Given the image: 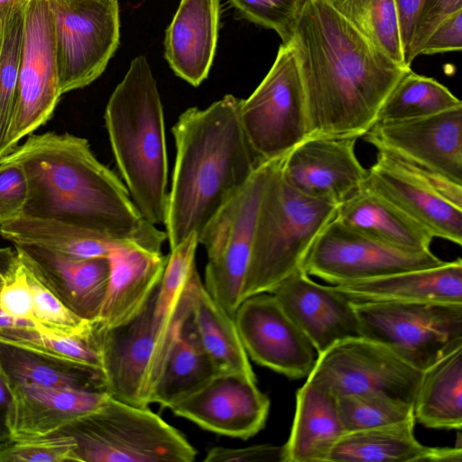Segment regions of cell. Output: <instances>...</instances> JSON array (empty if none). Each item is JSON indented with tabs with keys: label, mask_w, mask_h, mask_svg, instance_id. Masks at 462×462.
Masks as SVG:
<instances>
[{
	"label": "cell",
	"mask_w": 462,
	"mask_h": 462,
	"mask_svg": "<svg viewBox=\"0 0 462 462\" xmlns=\"http://www.w3.org/2000/svg\"><path fill=\"white\" fill-rule=\"evenodd\" d=\"M292 43L304 90L307 137H364L411 69L375 48L325 0H306Z\"/></svg>",
	"instance_id": "obj_1"
},
{
	"label": "cell",
	"mask_w": 462,
	"mask_h": 462,
	"mask_svg": "<svg viewBox=\"0 0 462 462\" xmlns=\"http://www.w3.org/2000/svg\"><path fill=\"white\" fill-rule=\"evenodd\" d=\"M1 160L17 162L25 170L29 197L23 215L60 220L162 252L166 232L142 217L123 180L97 160L86 138L32 134Z\"/></svg>",
	"instance_id": "obj_2"
},
{
	"label": "cell",
	"mask_w": 462,
	"mask_h": 462,
	"mask_svg": "<svg viewBox=\"0 0 462 462\" xmlns=\"http://www.w3.org/2000/svg\"><path fill=\"white\" fill-rule=\"evenodd\" d=\"M240 103L227 94L206 108L189 107L172 127L176 153L163 224L170 249L199 236L263 162L245 135Z\"/></svg>",
	"instance_id": "obj_3"
},
{
	"label": "cell",
	"mask_w": 462,
	"mask_h": 462,
	"mask_svg": "<svg viewBox=\"0 0 462 462\" xmlns=\"http://www.w3.org/2000/svg\"><path fill=\"white\" fill-rule=\"evenodd\" d=\"M105 125L117 169L142 217L163 225L168 158L163 107L144 56H137L110 96Z\"/></svg>",
	"instance_id": "obj_4"
},
{
	"label": "cell",
	"mask_w": 462,
	"mask_h": 462,
	"mask_svg": "<svg viewBox=\"0 0 462 462\" xmlns=\"http://www.w3.org/2000/svg\"><path fill=\"white\" fill-rule=\"evenodd\" d=\"M282 157L262 197L242 300L268 292L301 268L313 241L337 215L338 205L302 195L285 182Z\"/></svg>",
	"instance_id": "obj_5"
},
{
	"label": "cell",
	"mask_w": 462,
	"mask_h": 462,
	"mask_svg": "<svg viewBox=\"0 0 462 462\" xmlns=\"http://www.w3.org/2000/svg\"><path fill=\"white\" fill-rule=\"evenodd\" d=\"M58 433L74 439L77 462H192L197 456L187 439L148 407L113 398Z\"/></svg>",
	"instance_id": "obj_6"
},
{
	"label": "cell",
	"mask_w": 462,
	"mask_h": 462,
	"mask_svg": "<svg viewBox=\"0 0 462 462\" xmlns=\"http://www.w3.org/2000/svg\"><path fill=\"white\" fill-rule=\"evenodd\" d=\"M282 157L262 162L242 189L198 236L208 257L204 286L232 317L242 302L262 197Z\"/></svg>",
	"instance_id": "obj_7"
},
{
	"label": "cell",
	"mask_w": 462,
	"mask_h": 462,
	"mask_svg": "<svg viewBox=\"0 0 462 462\" xmlns=\"http://www.w3.org/2000/svg\"><path fill=\"white\" fill-rule=\"evenodd\" d=\"M363 337L424 371L462 346V303L355 302Z\"/></svg>",
	"instance_id": "obj_8"
},
{
	"label": "cell",
	"mask_w": 462,
	"mask_h": 462,
	"mask_svg": "<svg viewBox=\"0 0 462 462\" xmlns=\"http://www.w3.org/2000/svg\"><path fill=\"white\" fill-rule=\"evenodd\" d=\"M239 114L249 143L262 161L280 158L307 138L304 90L292 42L280 45L262 82L241 99Z\"/></svg>",
	"instance_id": "obj_9"
},
{
	"label": "cell",
	"mask_w": 462,
	"mask_h": 462,
	"mask_svg": "<svg viewBox=\"0 0 462 462\" xmlns=\"http://www.w3.org/2000/svg\"><path fill=\"white\" fill-rule=\"evenodd\" d=\"M61 96L52 0H28L15 102L0 160L51 119Z\"/></svg>",
	"instance_id": "obj_10"
},
{
	"label": "cell",
	"mask_w": 462,
	"mask_h": 462,
	"mask_svg": "<svg viewBox=\"0 0 462 462\" xmlns=\"http://www.w3.org/2000/svg\"><path fill=\"white\" fill-rule=\"evenodd\" d=\"M61 95L85 88L106 69L119 45L117 0H52Z\"/></svg>",
	"instance_id": "obj_11"
},
{
	"label": "cell",
	"mask_w": 462,
	"mask_h": 462,
	"mask_svg": "<svg viewBox=\"0 0 462 462\" xmlns=\"http://www.w3.org/2000/svg\"><path fill=\"white\" fill-rule=\"evenodd\" d=\"M364 188L381 196L433 237L462 244V185L377 153Z\"/></svg>",
	"instance_id": "obj_12"
},
{
	"label": "cell",
	"mask_w": 462,
	"mask_h": 462,
	"mask_svg": "<svg viewBox=\"0 0 462 462\" xmlns=\"http://www.w3.org/2000/svg\"><path fill=\"white\" fill-rule=\"evenodd\" d=\"M421 374L384 345L360 336L318 355L307 380L337 398L382 393L413 404Z\"/></svg>",
	"instance_id": "obj_13"
},
{
	"label": "cell",
	"mask_w": 462,
	"mask_h": 462,
	"mask_svg": "<svg viewBox=\"0 0 462 462\" xmlns=\"http://www.w3.org/2000/svg\"><path fill=\"white\" fill-rule=\"evenodd\" d=\"M445 262L430 250L412 253L380 244L351 230L335 217L313 241L301 268L310 276L337 285L436 267Z\"/></svg>",
	"instance_id": "obj_14"
},
{
	"label": "cell",
	"mask_w": 462,
	"mask_h": 462,
	"mask_svg": "<svg viewBox=\"0 0 462 462\" xmlns=\"http://www.w3.org/2000/svg\"><path fill=\"white\" fill-rule=\"evenodd\" d=\"M364 137L379 152L462 185V106L416 119L378 122Z\"/></svg>",
	"instance_id": "obj_15"
},
{
	"label": "cell",
	"mask_w": 462,
	"mask_h": 462,
	"mask_svg": "<svg viewBox=\"0 0 462 462\" xmlns=\"http://www.w3.org/2000/svg\"><path fill=\"white\" fill-rule=\"evenodd\" d=\"M234 319L248 357L256 364L289 378L310 374L317 352L273 294L245 298Z\"/></svg>",
	"instance_id": "obj_16"
},
{
	"label": "cell",
	"mask_w": 462,
	"mask_h": 462,
	"mask_svg": "<svg viewBox=\"0 0 462 462\" xmlns=\"http://www.w3.org/2000/svg\"><path fill=\"white\" fill-rule=\"evenodd\" d=\"M155 292L131 321L111 328L95 324L106 392L115 400L139 407L150 404Z\"/></svg>",
	"instance_id": "obj_17"
},
{
	"label": "cell",
	"mask_w": 462,
	"mask_h": 462,
	"mask_svg": "<svg viewBox=\"0 0 462 462\" xmlns=\"http://www.w3.org/2000/svg\"><path fill=\"white\" fill-rule=\"evenodd\" d=\"M356 140L307 137L282 157L281 175L302 195L339 205L362 189L367 175L356 154Z\"/></svg>",
	"instance_id": "obj_18"
},
{
	"label": "cell",
	"mask_w": 462,
	"mask_h": 462,
	"mask_svg": "<svg viewBox=\"0 0 462 462\" xmlns=\"http://www.w3.org/2000/svg\"><path fill=\"white\" fill-rule=\"evenodd\" d=\"M171 410L206 430L246 439L264 427L270 400L258 388L256 378L225 373Z\"/></svg>",
	"instance_id": "obj_19"
},
{
	"label": "cell",
	"mask_w": 462,
	"mask_h": 462,
	"mask_svg": "<svg viewBox=\"0 0 462 462\" xmlns=\"http://www.w3.org/2000/svg\"><path fill=\"white\" fill-rule=\"evenodd\" d=\"M309 338L318 355L362 336L353 301L334 285L312 281L300 268L269 291Z\"/></svg>",
	"instance_id": "obj_20"
},
{
	"label": "cell",
	"mask_w": 462,
	"mask_h": 462,
	"mask_svg": "<svg viewBox=\"0 0 462 462\" xmlns=\"http://www.w3.org/2000/svg\"><path fill=\"white\" fill-rule=\"evenodd\" d=\"M39 280L72 312L97 320L106 295L107 257L75 258L32 245H14Z\"/></svg>",
	"instance_id": "obj_21"
},
{
	"label": "cell",
	"mask_w": 462,
	"mask_h": 462,
	"mask_svg": "<svg viewBox=\"0 0 462 462\" xmlns=\"http://www.w3.org/2000/svg\"><path fill=\"white\" fill-rule=\"evenodd\" d=\"M107 260L108 283L97 322L111 328L131 321L143 310L160 284L168 256L124 242Z\"/></svg>",
	"instance_id": "obj_22"
},
{
	"label": "cell",
	"mask_w": 462,
	"mask_h": 462,
	"mask_svg": "<svg viewBox=\"0 0 462 462\" xmlns=\"http://www.w3.org/2000/svg\"><path fill=\"white\" fill-rule=\"evenodd\" d=\"M9 438L44 437L102 407L111 397L104 391L43 386H11Z\"/></svg>",
	"instance_id": "obj_23"
},
{
	"label": "cell",
	"mask_w": 462,
	"mask_h": 462,
	"mask_svg": "<svg viewBox=\"0 0 462 462\" xmlns=\"http://www.w3.org/2000/svg\"><path fill=\"white\" fill-rule=\"evenodd\" d=\"M219 13V0H180L165 32V59L178 77L194 87L207 79L211 68Z\"/></svg>",
	"instance_id": "obj_24"
},
{
	"label": "cell",
	"mask_w": 462,
	"mask_h": 462,
	"mask_svg": "<svg viewBox=\"0 0 462 462\" xmlns=\"http://www.w3.org/2000/svg\"><path fill=\"white\" fill-rule=\"evenodd\" d=\"M334 286L355 302L462 303V261Z\"/></svg>",
	"instance_id": "obj_25"
},
{
	"label": "cell",
	"mask_w": 462,
	"mask_h": 462,
	"mask_svg": "<svg viewBox=\"0 0 462 462\" xmlns=\"http://www.w3.org/2000/svg\"><path fill=\"white\" fill-rule=\"evenodd\" d=\"M414 417L383 427L345 433L328 462H461V447H428L414 435Z\"/></svg>",
	"instance_id": "obj_26"
},
{
	"label": "cell",
	"mask_w": 462,
	"mask_h": 462,
	"mask_svg": "<svg viewBox=\"0 0 462 462\" xmlns=\"http://www.w3.org/2000/svg\"><path fill=\"white\" fill-rule=\"evenodd\" d=\"M336 217L365 237L405 252L429 251L434 238L389 201L364 187L338 205Z\"/></svg>",
	"instance_id": "obj_27"
},
{
	"label": "cell",
	"mask_w": 462,
	"mask_h": 462,
	"mask_svg": "<svg viewBox=\"0 0 462 462\" xmlns=\"http://www.w3.org/2000/svg\"><path fill=\"white\" fill-rule=\"evenodd\" d=\"M345 433L337 398L307 380L296 394L292 428L283 445L285 462H328L331 450Z\"/></svg>",
	"instance_id": "obj_28"
},
{
	"label": "cell",
	"mask_w": 462,
	"mask_h": 462,
	"mask_svg": "<svg viewBox=\"0 0 462 462\" xmlns=\"http://www.w3.org/2000/svg\"><path fill=\"white\" fill-rule=\"evenodd\" d=\"M219 374L199 338L189 306L177 328L162 370L152 386L150 404L157 403L162 408L171 409Z\"/></svg>",
	"instance_id": "obj_29"
},
{
	"label": "cell",
	"mask_w": 462,
	"mask_h": 462,
	"mask_svg": "<svg viewBox=\"0 0 462 462\" xmlns=\"http://www.w3.org/2000/svg\"><path fill=\"white\" fill-rule=\"evenodd\" d=\"M198 245V236L194 233L171 249L162 280L155 292L153 306L155 345L152 385L154 384L162 370L177 328L189 307L188 289L196 269L195 255Z\"/></svg>",
	"instance_id": "obj_30"
},
{
	"label": "cell",
	"mask_w": 462,
	"mask_h": 462,
	"mask_svg": "<svg viewBox=\"0 0 462 462\" xmlns=\"http://www.w3.org/2000/svg\"><path fill=\"white\" fill-rule=\"evenodd\" d=\"M188 292L197 334L220 374L237 373L256 378L234 317L209 295L197 268L192 273Z\"/></svg>",
	"instance_id": "obj_31"
},
{
	"label": "cell",
	"mask_w": 462,
	"mask_h": 462,
	"mask_svg": "<svg viewBox=\"0 0 462 462\" xmlns=\"http://www.w3.org/2000/svg\"><path fill=\"white\" fill-rule=\"evenodd\" d=\"M0 371L10 386L104 391L102 370L0 341Z\"/></svg>",
	"instance_id": "obj_32"
},
{
	"label": "cell",
	"mask_w": 462,
	"mask_h": 462,
	"mask_svg": "<svg viewBox=\"0 0 462 462\" xmlns=\"http://www.w3.org/2000/svg\"><path fill=\"white\" fill-rule=\"evenodd\" d=\"M0 236L14 245L37 246L75 258L107 257L116 245L130 242L60 220L27 215L1 225Z\"/></svg>",
	"instance_id": "obj_33"
},
{
	"label": "cell",
	"mask_w": 462,
	"mask_h": 462,
	"mask_svg": "<svg viewBox=\"0 0 462 462\" xmlns=\"http://www.w3.org/2000/svg\"><path fill=\"white\" fill-rule=\"evenodd\" d=\"M415 420L430 429L462 427V346L422 371L413 401Z\"/></svg>",
	"instance_id": "obj_34"
},
{
	"label": "cell",
	"mask_w": 462,
	"mask_h": 462,
	"mask_svg": "<svg viewBox=\"0 0 462 462\" xmlns=\"http://www.w3.org/2000/svg\"><path fill=\"white\" fill-rule=\"evenodd\" d=\"M395 63L405 62L396 0H325Z\"/></svg>",
	"instance_id": "obj_35"
},
{
	"label": "cell",
	"mask_w": 462,
	"mask_h": 462,
	"mask_svg": "<svg viewBox=\"0 0 462 462\" xmlns=\"http://www.w3.org/2000/svg\"><path fill=\"white\" fill-rule=\"evenodd\" d=\"M461 106L447 87L411 69L385 99L377 123L420 118Z\"/></svg>",
	"instance_id": "obj_36"
},
{
	"label": "cell",
	"mask_w": 462,
	"mask_h": 462,
	"mask_svg": "<svg viewBox=\"0 0 462 462\" xmlns=\"http://www.w3.org/2000/svg\"><path fill=\"white\" fill-rule=\"evenodd\" d=\"M25 4L6 10L0 19V153L15 102Z\"/></svg>",
	"instance_id": "obj_37"
},
{
	"label": "cell",
	"mask_w": 462,
	"mask_h": 462,
	"mask_svg": "<svg viewBox=\"0 0 462 462\" xmlns=\"http://www.w3.org/2000/svg\"><path fill=\"white\" fill-rule=\"evenodd\" d=\"M345 432L398 423L414 417L413 404L382 393H359L337 398Z\"/></svg>",
	"instance_id": "obj_38"
},
{
	"label": "cell",
	"mask_w": 462,
	"mask_h": 462,
	"mask_svg": "<svg viewBox=\"0 0 462 462\" xmlns=\"http://www.w3.org/2000/svg\"><path fill=\"white\" fill-rule=\"evenodd\" d=\"M23 263L25 265L32 287L33 321L36 326L65 336H90L94 331L97 320H88L72 312L39 280L23 261Z\"/></svg>",
	"instance_id": "obj_39"
},
{
	"label": "cell",
	"mask_w": 462,
	"mask_h": 462,
	"mask_svg": "<svg viewBox=\"0 0 462 462\" xmlns=\"http://www.w3.org/2000/svg\"><path fill=\"white\" fill-rule=\"evenodd\" d=\"M238 14L273 30L282 44L292 42L306 0H228Z\"/></svg>",
	"instance_id": "obj_40"
},
{
	"label": "cell",
	"mask_w": 462,
	"mask_h": 462,
	"mask_svg": "<svg viewBox=\"0 0 462 462\" xmlns=\"http://www.w3.org/2000/svg\"><path fill=\"white\" fill-rule=\"evenodd\" d=\"M74 439L66 434L7 438L0 441V462H77Z\"/></svg>",
	"instance_id": "obj_41"
},
{
	"label": "cell",
	"mask_w": 462,
	"mask_h": 462,
	"mask_svg": "<svg viewBox=\"0 0 462 462\" xmlns=\"http://www.w3.org/2000/svg\"><path fill=\"white\" fill-rule=\"evenodd\" d=\"M28 197V178L23 165L0 160V226L23 215Z\"/></svg>",
	"instance_id": "obj_42"
},
{
	"label": "cell",
	"mask_w": 462,
	"mask_h": 462,
	"mask_svg": "<svg viewBox=\"0 0 462 462\" xmlns=\"http://www.w3.org/2000/svg\"><path fill=\"white\" fill-rule=\"evenodd\" d=\"M462 11V0H421L414 21L411 44L405 57L411 67L433 31L452 14Z\"/></svg>",
	"instance_id": "obj_43"
},
{
	"label": "cell",
	"mask_w": 462,
	"mask_h": 462,
	"mask_svg": "<svg viewBox=\"0 0 462 462\" xmlns=\"http://www.w3.org/2000/svg\"><path fill=\"white\" fill-rule=\"evenodd\" d=\"M0 308L15 319L33 321L32 287L18 254L14 270L0 288Z\"/></svg>",
	"instance_id": "obj_44"
},
{
	"label": "cell",
	"mask_w": 462,
	"mask_h": 462,
	"mask_svg": "<svg viewBox=\"0 0 462 462\" xmlns=\"http://www.w3.org/2000/svg\"><path fill=\"white\" fill-rule=\"evenodd\" d=\"M205 462H285L284 446L260 444L245 448L214 447Z\"/></svg>",
	"instance_id": "obj_45"
},
{
	"label": "cell",
	"mask_w": 462,
	"mask_h": 462,
	"mask_svg": "<svg viewBox=\"0 0 462 462\" xmlns=\"http://www.w3.org/2000/svg\"><path fill=\"white\" fill-rule=\"evenodd\" d=\"M462 50V11L442 22L424 43L420 55H431Z\"/></svg>",
	"instance_id": "obj_46"
},
{
	"label": "cell",
	"mask_w": 462,
	"mask_h": 462,
	"mask_svg": "<svg viewBox=\"0 0 462 462\" xmlns=\"http://www.w3.org/2000/svg\"><path fill=\"white\" fill-rule=\"evenodd\" d=\"M420 2L421 0H396L399 12L401 36L405 57L411 44L414 21Z\"/></svg>",
	"instance_id": "obj_47"
},
{
	"label": "cell",
	"mask_w": 462,
	"mask_h": 462,
	"mask_svg": "<svg viewBox=\"0 0 462 462\" xmlns=\"http://www.w3.org/2000/svg\"><path fill=\"white\" fill-rule=\"evenodd\" d=\"M12 403V388L0 371V441L9 438L7 420Z\"/></svg>",
	"instance_id": "obj_48"
},
{
	"label": "cell",
	"mask_w": 462,
	"mask_h": 462,
	"mask_svg": "<svg viewBox=\"0 0 462 462\" xmlns=\"http://www.w3.org/2000/svg\"><path fill=\"white\" fill-rule=\"evenodd\" d=\"M16 261L14 247H0V288L14 270Z\"/></svg>",
	"instance_id": "obj_49"
},
{
	"label": "cell",
	"mask_w": 462,
	"mask_h": 462,
	"mask_svg": "<svg viewBox=\"0 0 462 462\" xmlns=\"http://www.w3.org/2000/svg\"><path fill=\"white\" fill-rule=\"evenodd\" d=\"M28 0H0V18L4 13L13 6L25 4Z\"/></svg>",
	"instance_id": "obj_50"
}]
</instances>
